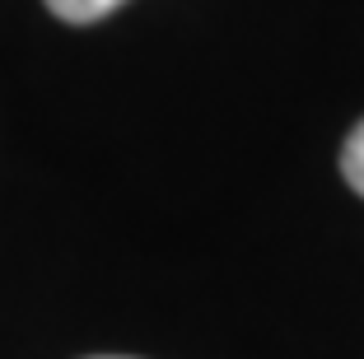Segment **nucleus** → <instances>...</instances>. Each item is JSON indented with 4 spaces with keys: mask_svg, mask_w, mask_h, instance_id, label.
I'll use <instances>...</instances> for the list:
<instances>
[{
    "mask_svg": "<svg viewBox=\"0 0 364 359\" xmlns=\"http://www.w3.org/2000/svg\"><path fill=\"white\" fill-rule=\"evenodd\" d=\"M117 5H127V0H47V10L65 23H94L103 14H112Z\"/></svg>",
    "mask_w": 364,
    "mask_h": 359,
    "instance_id": "nucleus-1",
    "label": "nucleus"
},
{
    "mask_svg": "<svg viewBox=\"0 0 364 359\" xmlns=\"http://www.w3.org/2000/svg\"><path fill=\"white\" fill-rule=\"evenodd\" d=\"M341 173H346V182H350L355 191L364 196V122L346 136V149H341Z\"/></svg>",
    "mask_w": 364,
    "mask_h": 359,
    "instance_id": "nucleus-2",
    "label": "nucleus"
}]
</instances>
